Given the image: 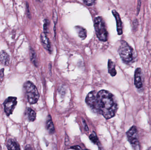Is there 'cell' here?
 <instances>
[{
    "mask_svg": "<svg viewBox=\"0 0 151 150\" xmlns=\"http://www.w3.org/2000/svg\"><path fill=\"white\" fill-rule=\"evenodd\" d=\"M85 101L93 112L103 115L106 119L114 117L119 107L118 100L115 96L105 90L98 92H89Z\"/></svg>",
    "mask_w": 151,
    "mask_h": 150,
    "instance_id": "1",
    "label": "cell"
},
{
    "mask_svg": "<svg viewBox=\"0 0 151 150\" xmlns=\"http://www.w3.org/2000/svg\"><path fill=\"white\" fill-rule=\"evenodd\" d=\"M118 52L124 63L127 65H130L134 62L136 58L134 51L125 41H121Z\"/></svg>",
    "mask_w": 151,
    "mask_h": 150,
    "instance_id": "2",
    "label": "cell"
},
{
    "mask_svg": "<svg viewBox=\"0 0 151 150\" xmlns=\"http://www.w3.org/2000/svg\"><path fill=\"white\" fill-rule=\"evenodd\" d=\"M23 89L27 101L32 105L36 104L39 100L40 94L34 84L28 81L24 84Z\"/></svg>",
    "mask_w": 151,
    "mask_h": 150,
    "instance_id": "3",
    "label": "cell"
},
{
    "mask_svg": "<svg viewBox=\"0 0 151 150\" xmlns=\"http://www.w3.org/2000/svg\"><path fill=\"white\" fill-rule=\"evenodd\" d=\"M94 27L97 37L99 40L102 41H107L108 33L106 28L104 21L101 17H97L95 18Z\"/></svg>",
    "mask_w": 151,
    "mask_h": 150,
    "instance_id": "4",
    "label": "cell"
},
{
    "mask_svg": "<svg viewBox=\"0 0 151 150\" xmlns=\"http://www.w3.org/2000/svg\"><path fill=\"white\" fill-rule=\"evenodd\" d=\"M128 141L134 150L140 149L137 128L134 126L127 132Z\"/></svg>",
    "mask_w": 151,
    "mask_h": 150,
    "instance_id": "5",
    "label": "cell"
},
{
    "mask_svg": "<svg viewBox=\"0 0 151 150\" xmlns=\"http://www.w3.org/2000/svg\"><path fill=\"white\" fill-rule=\"evenodd\" d=\"M17 98L16 97H9L5 100L4 103V112L7 116H9L12 113L17 105Z\"/></svg>",
    "mask_w": 151,
    "mask_h": 150,
    "instance_id": "6",
    "label": "cell"
},
{
    "mask_svg": "<svg viewBox=\"0 0 151 150\" xmlns=\"http://www.w3.org/2000/svg\"><path fill=\"white\" fill-rule=\"evenodd\" d=\"M142 76V69L140 68H137L135 71L134 78V83L135 86L137 89H141L143 86Z\"/></svg>",
    "mask_w": 151,
    "mask_h": 150,
    "instance_id": "7",
    "label": "cell"
},
{
    "mask_svg": "<svg viewBox=\"0 0 151 150\" xmlns=\"http://www.w3.org/2000/svg\"><path fill=\"white\" fill-rule=\"evenodd\" d=\"M112 14L116 19L118 34L119 35H122L123 33V31H122V22L119 13L114 10L112 11Z\"/></svg>",
    "mask_w": 151,
    "mask_h": 150,
    "instance_id": "8",
    "label": "cell"
},
{
    "mask_svg": "<svg viewBox=\"0 0 151 150\" xmlns=\"http://www.w3.org/2000/svg\"><path fill=\"white\" fill-rule=\"evenodd\" d=\"M40 38L44 48L50 53L51 52V44L49 39L47 37L46 33L44 32L42 33L41 34Z\"/></svg>",
    "mask_w": 151,
    "mask_h": 150,
    "instance_id": "9",
    "label": "cell"
},
{
    "mask_svg": "<svg viewBox=\"0 0 151 150\" xmlns=\"http://www.w3.org/2000/svg\"><path fill=\"white\" fill-rule=\"evenodd\" d=\"M46 126L47 130L50 134H53L55 133V127H54L51 117L50 115H49L47 117Z\"/></svg>",
    "mask_w": 151,
    "mask_h": 150,
    "instance_id": "10",
    "label": "cell"
},
{
    "mask_svg": "<svg viewBox=\"0 0 151 150\" xmlns=\"http://www.w3.org/2000/svg\"><path fill=\"white\" fill-rule=\"evenodd\" d=\"M25 115L27 119L30 122L34 121L36 119V113L31 108H27L25 112Z\"/></svg>",
    "mask_w": 151,
    "mask_h": 150,
    "instance_id": "11",
    "label": "cell"
},
{
    "mask_svg": "<svg viewBox=\"0 0 151 150\" xmlns=\"http://www.w3.org/2000/svg\"><path fill=\"white\" fill-rule=\"evenodd\" d=\"M10 57L5 51H2L0 53V62L3 65L7 66L9 62Z\"/></svg>",
    "mask_w": 151,
    "mask_h": 150,
    "instance_id": "12",
    "label": "cell"
},
{
    "mask_svg": "<svg viewBox=\"0 0 151 150\" xmlns=\"http://www.w3.org/2000/svg\"><path fill=\"white\" fill-rule=\"evenodd\" d=\"M7 147L8 149L19 150L20 149L19 144L13 139H9L7 142Z\"/></svg>",
    "mask_w": 151,
    "mask_h": 150,
    "instance_id": "13",
    "label": "cell"
},
{
    "mask_svg": "<svg viewBox=\"0 0 151 150\" xmlns=\"http://www.w3.org/2000/svg\"><path fill=\"white\" fill-rule=\"evenodd\" d=\"M108 72L111 76L114 77L117 74V71L115 69V65L114 63L109 60L108 62Z\"/></svg>",
    "mask_w": 151,
    "mask_h": 150,
    "instance_id": "14",
    "label": "cell"
},
{
    "mask_svg": "<svg viewBox=\"0 0 151 150\" xmlns=\"http://www.w3.org/2000/svg\"><path fill=\"white\" fill-rule=\"evenodd\" d=\"M75 28L79 37L82 39H85L86 37H87L86 30L84 28L82 27V26H76Z\"/></svg>",
    "mask_w": 151,
    "mask_h": 150,
    "instance_id": "15",
    "label": "cell"
},
{
    "mask_svg": "<svg viewBox=\"0 0 151 150\" xmlns=\"http://www.w3.org/2000/svg\"><path fill=\"white\" fill-rule=\"evenodd\" d=\"M30 56L31 61L35 66H37V60H36V55L34 50L32 48L30 49Z\"/></svg>",
    "mask_w": 151,
    "mask_h": 150,
    "instance_id": "16",
    "label": "cell"
},
{
    "mask_svg": "<svg viewBox=\"0 0 151 150\" xmlns=\"http://www.w3.org/2000/svg\"><path fill=\"white\" fill-rule=\"evenodd\" d=\"M89 138L91 141L93 143L95 144H97L98 145L99 144V141L98 138L95 132H93V133L90 135Z\"/></svg>",
    "mask_w": 151,
    "mask_h": 150,
    "instance_id": "17",
    "label": "cell"
},
{
    "mask_svg": "<svg viewBox=\"0 0 151 150\" xmlns=\"http://www.w3.org/2000/svg\"><path fill=\"white\" fill-rule=\"evenodd\" d=\"M50 22L48 19H45L44 21V26H43V28H44V32L45 33H48L49 26Z\"/></svg>",
    "mask_w": 151,
    "mask_h": 150,
    "instance_id": "18",
    "label": "cell"
},
{
    "mask_svg": "<svg viewBox=\"0 0 151 150\" xmlns=\"http://www.w3.org/2000/svg\"><path fill=\"white\" fill-rule=\"evenodd\" d=\"M82 1L87 6H91L95 3L96 0H82Z\"/></svg>",
    "mask_w": 151,
    "mask_h": 150,
    "instance_id": "19",
    "label": "cell"
},
{
    "mask_svg": "<svg viewBox=\"0 0 151 150\" xmlns=\"http://www.w3.org/2000/svg\"><path fill=\"white\" fill-rule=\"evenodd\" d=\"M53 19L54 23L55 24L58 21V15L57 13L55 10L53 11Z\"/></svg>",
    "mask_w": 151,
    "mask_h": 150,
    "instance_id": "20",
    "label": "cell"
},
{
    "mask_svg": "<svg viewBox=\"0 0 151 150\" xmlns=\"http://www.w3.org/2000/svg\"><path fill=\"white\" fill-rule=\"evenodd\" d=\"M141 5H142V2L141 0H137V15L139 14V12L141 9Z\"/></svg>",
    "mask_w": 151,
    "mask_h": 150,
    "instance_id": "21",
    "label": "cell"
},
{
    "mask_svg": "<svg viewBox=\"0 0 151 150\" xmlns=\"http://www.w3.org/2000/svg\"><path fill=\"white\" fill-rule=\"evenodd\" d=\"M138 23L137 19H135L134 20L133 22V29L134 30H136L138 27Z\"/></svg>",
    "mask_w": 151,
    "mask_h": 150,
    "instance_id": "22",
    "label": "cell"
},
{
    "mask_svg": "<svg viewBox=\"0 0 151 150\" xmlns=\"http://www.w3.org/2000/svg\"><path fill=\"white\" fill-rule=\"evenodd\" d=\"M4 69H2L1 70H0V79L2 80L3 78L4 77Z\"/></svg>",
    "mask_w": 151,
    "mask_h": 150,
    "instance_id": "23",
    "label": "cell"
},
{
    "mask_svg": "<svg viewBox=\"0 0 151 150\" xmlns=\"http://www.w3.org/2000/svg\"><path fill=\"white\" fill-rule=\"evenodd\" d=\"M71 149L74 150H81L82 149L81 148V147L79 146H75L73 147H71Z\"/></svg>",
    "mask_w": 151,
    "mask_h": 150,
    "instance_id": "24",
    "label": "cell"
},
{
    "mask_svg": "<svg viewBox=\"0 0 151 150\" xmlns=\"http://www.w3.org/2000/svg\"><path fill=\"white\" fill-rule=\"evenodd\" d=\"M28 4H27V16H28V17H29V18L31 17V15H30V12L29 11V5H28Z\"/></svg>",
    "mask_w": 151,
    "mask_h": 150,
    "instance_id": "25",
    "label": "cell"
},
{
    "mask_svg": "<svg viewBox=\"0 0 151 150\" xmlns=\"http://www.w3.org/2000/svg\"><path fill=\"white\" fill-rule=\"evenodd\" d=\"M83 125H84V127H85V130L87 131H88V126H87V124L85 123V122L83 121Z\"/></svg>",
    "mask_w": 151,
    "mask_h": 150,
    "instance_id": "26",
    "label": "cell"
},
{
    "mask_svg": "<svg viewBox=\"0 0 151 150\" xmlns=\"http://www.w3.org/2000/svg\"><path fill=\"white\" fill-rule=\"evenodd\" d=\"M1 149V145H0V150Z\"/></svg>",
    "mask_w": 151,
    "mask_h": 150,
    "instance_id": "27",
    "label": "cell"
},
{
    "mask_svg": "<svg viewBox=\"0 0 151 150\" xmlns=\"http://www.w3.org/2000/svg\"><path fill=\"white\" fill-rule=\"evenodd\" d=\"M36 1H40L41 0H36Z\"/></svg>",
    "mask_w": 151,
    "mask_h": 150,
    "instance_id": "28",
    "label": "cell"
}]
</instances>
